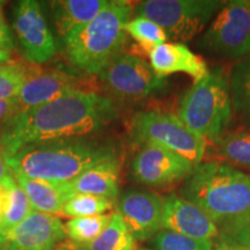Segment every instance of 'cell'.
Instances as JSON below:
<instances>
[{
    "instance_id": "obj_1",
    "label": "cell",
    "mask_w": 250,
    "mask_h": 250,
    "mask_svg": "<svg viewBox=\"0 0 250 250\" xmlns=\"http://www.w3.org/2000/svg\"><path fill=\"white\" fill-rule=\"evenodd\" d=\"M115 117L110 99L76 90L12 117L0 131V151L8 159L33 144L85 138L104 129Z\"/></svg>"
},
{
    "instance_id": "obj_2",
    "label": "cell",
    "mask_w": 250,
    "mask_h": 250,
    "mask_svg": "<svg viewBox=\"0 0 250 250\" xmlns=\"http://www.w3.org/2000/svg\"><path fill=\"white\" fill-rule=\"evenodd\" d=\"M180 196L199 206L223 233L250 217V175L224 162H202L193 168Z\"/></svg>"
},
{
    "instance_id": "obj_3",
    "label": "cell",
    "mask_w": 250,
    "mask_h": 250,
    "mask_svg": "<svg viewBox=\"0 0 250 250\" xmlns=\"http://www.w3.org/2000/svg\"><path fill=\"white\" fill-rule=\"evenodd\" d=\"M117 158L110 144L87 138L54 140L28 145L7 164L13 171L30 179L67 183L93 166Z\"/></svg>"
},
{
    "instance_id": "obj_4",
    "label": "cell",
    "mask_w": 250,
    "mask_h": 250,
    "mask_svg": "<svg viewBox=\"0 0 250 250\" xmlns=\"http://www.w3.org/2000/svg\"><path fill=\"white\" fill-rule=\"evenodd\" d=\"M133 7L125 1H109L95 18L65 40L72 64L87 74H100L121 52L126 40L124 26Z\"/></svg>"
},
{
    "instance_id": "obj_5",
    "label": "cell",
    "mask_w": 250,
    "mask_h": 250,
    "mask_svg": "<svg viewBox=\"0 0 250 250\" xmlns=\"http://www.w3.org/2000/svg\"><path fill=\"white\" fill-rule=\"evenodd\" d=\"M232 107L229 81L217 68L184 94L177 116L206 142L217 144L229 124Z\"/></svg>"
},
{
    "instance_id": "obj_6",
    "label": "cell",
    "mask_w": 250,
    "mask_h": 250,
    "mask_svg": "<svg viewBox=\"0 0 250 250\" xmlns=\"http://www.w3.org/2000/svg\"><path fill=\"white\" fill-rule=\"evenodd\" d=\"M224 5L220 0H146L133 8L136 17L159 24L168 40H192Z\"/></svg>"
},
{
    "instance_id": "obj_7",
    "label": "cell",
    "mask_w": 250,
    "mask_h": 250,
    "mask_svg": "<svg viewBox=\"0 0 250 250\" xmlns=\"http://www.w3.org/2000/svg\"><path fill=\"white\" fill-rule=\"evenodd\" d=\"M131 134L137 143H149L169 149L197 167L205 155L206 140L191 131L177 115L142 111L133 117Z\"/></svg>"
},
{
    "instance_id": "obj_8",
    "label": "cell",
    "mask_w": 250,
    "mask_h": 250,
    "mask_svg": "<svg viewBox=\"0 0 250 250\" xmlns=\"http://www.w3.org/2000/svg\"><path fill=\"white\" fill-rule=\"evenodd\" d=\"M199 46L221 57L250 56V0L224 2L199 40Z\"/></svg>"
},
{
    "instance_id": "obj_9",
    "label": "cell",
    "mask_w": 250,
    "mask_h": 250,
    "mask_svg": "<svg viewBox=\"0 0 250 250\" xmlns=\"http://www.w3.org/2000/svg\"><path fill=\"white\" fill-rule=\"evenodd\" d=\"M100 77L115 95L126 100L147 98L166 87V79L153 71L149 62L123 52L103 68Z\"/></svg>"
},
{
    "instance_id": "obj_10",
    "label": "cell",
    "mask_w": 250,
    "mask_h": 250,
    "mask_svg": "<svg viewBox=\"0 0 250 250\" xmlns=\"http://www.w3.org/2000/svg\"><path fill=\"white\" fill-rule=\"evenodd\" d=\"M13 28L27 62L44 64L55 55L54 35L39 1L21 0L18 2L13 13Z\"/></svg>"
},
{
    "instance_id": "obj_11",
    "label": "cell",
    "mask_w": 250,
    "mask_h": 250,
    "mask_svg": "<svg viewBox=\"0 0 250 250\" xmlns=\"http://www.w3.org/2000/svg\"><path fill=\"white\" fill-rule=\"evenodd\" d=\"M193 166L189 161L155 144H143L131 164V175L146 187H166L186 180Z\"/></svg>"
},
{
    "instance_id": "obj_12",
    "label": "cell",
    "mask_w": 250,
    "mask_h": 250,
    "mask_svg": "<svg viewBox=\"0 0 250 250\" xmlns=\"http://www.w3.org/2000/svg\"><path fill=\"white\" fill-rule=\"evenodd\" d=\"M65 237V225L57 215L33 211L18 226L0 234V246L4 250H54Z\"/></svg>"
},
{
    "instance_id": "obj_13",
    "label": "cell",
    "mask_w": 250,
    "mask_h": 250,
    "mask_svg": "<svg viewBox=\"0 0 250 250\" xmlns=\"http://www.w3.org/2000/svg\"><path fill=\"white\" fill-rule=\"evenodd\" d=\"M164 197L142 189H127L118 202V213L136 241H147L161 230Z\"/></svg>"
},
{
    "instance_id": "obj_14",
    "label": "cell",
    "mask_w": 250,
    "mask_h": 250,
    "mask_svg": "<svg viewBox=\"0 0 250 250\" xmlns=\"http://www.w3.org/2000/svg\"><path fill=\"white\" fill-rule=\"evenodd\" d=\"M161 229L202 241H212L219 235V227L208 213L176 193L164 198Z\"/></svg>"
},
{
    "instance_id": "obj_15",
    "label": "cell",
    "mask_w": 250,
    "mask_h": 250,
    "mask_svg": "<svg viewBox=\"0 0 250 250\" xmlns=\"http://www.w3.org/2000/svg\"><path fill=\"white\" fill-rule=\"evenodd\" d=\"M76 90H80L78 79L66 72L48 71L28 74L22 89L15 99L17 114L55 101Z\"/></svg>"
},
{
    "instance_id": "obj_16",
    "label": "cell",
    "mask_w": 250,
    "mask_h": 250,
    "mask_svg": "<svg viewBox=\"0 0 250 250\" xmlns=\"http://www.w3.org/2000/svg\"><path fill=\"white\" fill-rule=\"evenodd\" d=\"M149 65L159 77L165 78L174 73H184L198 83L210 73L203 58L186 44L180 42H166L148 52Z\"/></svg>"
},
{
    "instance_id": "obj_17",
    "label": "cell",
    "mask_w": 250,
    "mask_h": 250,
    "mask_svg": "<svg viewBox=\"0 0 250 250\" xmlns=\"http://www.w3.org/2000/svg\"><path fill=\"white\" fill-rule=\"evenodd\" d=\"M121 164L118 158L109 159L98 164L89 169L83 171L76 179L67 182L72 193L81 195H93L105 197V198H117L118 192V176H120Z\"/></svg>"
},
{
    "instance_id": "obj_18",
    "label": "cell",
    "mask_w": 250,
    "mask_h": 250,
    "mask_svg": "<svg viewBox=\"0 0 250 250\" xmlns=\"http://www.w3.org/2000/svg\"><path fill=\"white\" fill-rule=\"evenodd\" d=\"M13 174L19 186L29 199L34 211L49 214H61L65 203L74 196L67 183H54L30 179L20 171H13Z\"/></svg>"
},
{
    "instance_id": "obj_19",
    "label": "cell",
    "mask_w": 250,
    "mask_h": 250,
    "mask_svg": "<svg viewBox=\"0 0 250 250\" xmlns=\"http://www.w3.org/2000/svg\"><path fill=\"white\" fill-rule=\"evenodd\" d=\"M108 0H61L52 1L55 24L62 40L85 27L108 4Z\"/></svg>"
},
{
    "instance_id": "obj_20",
    "label": "cell",
    "mask_w": 250,
    "mask_h": 250,
    "mask_svg": "<svg viewBox=\"0 0 250 250\" xmlns=\"http://www.w3.org/2000/svg\"><path fill=\"white\" fill-rule=\"evenodd\" d=\"M65 250H137V241L127 229L118 212H112L108 226L88 243H74L68 240L62 243Z\"/></svg>"
},
{
    "instance_id": "obj_21",
    "label": "cell",
    "mask_w": 250,
    "mask_h": 250,
    "mask_svg": "<svg viewBox=\"0 0 250 250\" xmlns=\"http://www.w3.org/2000/svg\"><path fill=\"white\" fill-rule=\"evenodd\" d=\"M4 182L7 189V203L4 214L0 219V234H4L18 226L33 212L29 199L19 186L14 174L7 177Z\"/></svg>"
},
{
    "instance_id": "obj_22",
    "label": "cell",
    "mask_w": 250,
    "mask_h": 250,
    "mask_svg": "<svg viewBox=\"0 0 250 250\" xmlns=\"http://www.w3.org/2000/svg\"><path fill=\"white\" fill-rule=\"evenodd\" d=\"M230 98L234 110L250 124V56L234 65L229 79Z\"/></svg>"
},
{
    "instance_id": "obj_23",
    "label": "cell",
    "mask_w": 250,
    "mask_h": 250,
    "mask_svg": "<svg viewBox=\"0 0 250 250\" xmlns=\"http://www.w3.org/2000/svg\"><path fill=\"white\" fill-rule=\"evenodd\" d=\"M218 155L230 164L250 168V129L233 131L219 142Z\"/></svg>"
},
{
    "instance_id": "obj_24",
    "label": "cell",
    "mask_w": 250,
    "mask_h": 250,
    "mask_svg": "<svg viewBox=\"0 0 250 250\" xmlns=\"http://www.w3.org/2000/svg\"><path fill=\"white\" fill-rule=\"evenodd\" d=\"M112 213H105L94 217L73 218L65 224V233L74 243H88L96 239L108 226Z\"/></svg>"
},
{
    "instance_id": "obj_25",
    "label": "cell",
    "mask_w": 250,
    "mask_h": 250,
    "mask_svg": "<svg viewBox=\"0 0 250 250\" xmlns=\"http://www.w3.org/2000/svg\"><path fill=\"white\" fill-rule=\"evenodd\" d=\"M114 208V201L105 197L81 195L76 193L65 203L62 208V215L72 218L94 217V215L105 214Z\"/></svg>"
},
{
    "instance_id": "obj_26",
    "label": "cell",
    "mask_w": 250,
    "mask_h": 250,
    "mask_svg": "<svg viewBox=\"0 0 250 250\" xmlns=\"http://www.w3.org/2000/svg\"><path fill=\"white\" fill-rule=\"evenodd\" d=\"M124 30L138 43L140 48L147 51V54L154 46L166 43L168 40L164 29L159 24L142 17H134L132 20L127 21Z\"/></svg>"
},
{
    "instance_id": "obj_27",
    "label": "cell",
    "mask_w": 250,
    "mask_h": 250,
    "mask_svg": "<svg viewBox=\"0 0 250 250\" xmlns=\"http://www.w3.org/2000/svg\"><path fill=\"white\" fill-rule=\"evenodd\" d=\"M152 246L153 250H213L212 241L191 239L165 229L152 237Z\"/></svg>"
},
{
    "instance_id": "obj_28",
    "label": "cell",
    "mask_w": 250,
    "mask_h": 250,
    "mask_svg": "<svg viewBox=\"0 0 250 250\" xmlns=\"http://www.w3.org/2000/svg\"><path fill=\"white\" fill-rule=\"evenodd\" d=\"M28 72L21 65H17L5 76L0 77V100H14L20 94Z\"/></svg>"
},
{
    "instance_id": "obj_29",
    "label": "cell",
    "mask_w": 250,
    "mask_h": 250,
    "mask_svg": "<svg viewBox=\"0 0 250 250\" xmlns=\"http://www.w3.org/2000/svg\"><path fill=\"white\" fill-rule=\"evenodd\" d=\"M223 239L226 247L250 249V217L239 226L223 233Z\"/></svg>"
},
{
    "instance_id": "obj_30",
    "label": "cell",
    "mask_w": 250,
    "mask_h": 250,
    "mask_svg": "<svg viewBox=\"0 0 250 250\" xmlns=\"http://www.w3.org/2000/svg\"><path fill=\"white\" fill-rule=\"evenodd\" d=\"M13 36H12L11 29L6 23L4 11H2V2L0 1V49L11 50L13 48Z\"/></svg>"
},
{
    "instance_id": "obj_31",
    "label": "cell",
    "mask_w": 250,
    "mask_h": 250,
    "mask_svg": "<svg viewBox=\"0 0 250 250\" xmlns=\"http://www.w3.org/2000/svg\"><path fill=\"white\" fill-rule=\"evenodd\" d=\"M18 112L17 102L14 100H0V125L1 127L15 116Z\"/></svg>"
},
{
    "instance_id": "obj_32",
    "label": "cell",
    "mask_w": 250,
    "mask_h": 250,
    "mask_svg": "<svg viewBox=\"0 0 250 250\" xmlns=\"http://www.w3.org/2000/svg\"><path fill=\"white\" fill-rule=\"evenodd\" d=\"M12 174H13V171L9 168V166L7 164V159H6V156L2 154V152L0 151V183H1L2 181H5L7 177L11 176Z\"/></svg>"
},
{
    "instance_id": "obj_33",
    "label": "cell",
    "mask_w": 250,
    "mask_h": 250,
    "mask_svg": "<svg viewBox=\"0 0 250 250\" xmlns=\"http://www.w3.org/2000/svg\"><path fill=\"white\" fill-rule=\"evenodd\" d=\"M6 203H7V189H6L5 182L2 181L0 183V219H1L2 214H4Z\"/></svg>"
},
{
    "instance_id": "obj_34",
    "label": "cell",
    "mask_w": 250,
    "mask_h": 250,
    "mask_svg": "<svg viewBox=\"0 0 250 250\" xmlns=\"http://www.w3.org/2000/svg\"><path fill=\"white\" fill-rule=\"evenodd\" d=\"M11 62V51L5 49H0V65Z\"/></svg>"
},
{
    "instance_id": "obj_35",
    "label": "cell",
    "mask_w": 250,
    "mask_h": 250,
    "mask_svg": "<svg viewBox=\"0 0 250 250\" xmlns=\"http://www.w3.org/2000/svg\"><path fill=\"white\" fill-rule=\"evenodd\" d=\"M18 64H14V62H8V64H4V65H0V77L5 76L7 74L8 72H11L13 68L17 66Z\"/></svg>"
},
{
    "instance_id": "obj_36",
    "label": "cell",
    "mask_w": 250,
    "mask_h": 250,
    "mask_svg": "<svg viewBox=\"0 0 250 250\" xmlns=\"http://www.w3.org/2000/svg\"><path fill=\"white\" fill-rule=\"evenodd\" d=\"M217 250H239V249L230 248V247H226V246H224V247H220V248H218Z\"/></svg>"
},
{
    "instance_id": "obj_37",
    "label": "cell",
    "mask_w": 250,
    "mask_h": 250,
    "mask_svg": "<svg viewBox=\"0 0 250 250\" xmlns=\"http://www.w3.org/2000/svg\"><path fill=\"white\" fill-rule=\"evenodd\" d=\"M54 250H65V248H64V247H62V243H61V245H59V246H57V247H56V248H55Z\"/></svg>"
},
{
    "instance_id": "obj_38",
    "label": "cell",
    "mask_w": 250,
    "mask_h": 250,
    "mask_svg": "<svg viewBox=\"0 0 250 250\" xmlns=\"http://www.w3.org/2000/svg\"><path fill=\"white\" fill-rule=\"evenodd\" d=\"M137 250H153V249H148V248H138Z\"/></svg>"
},
{
    "instance_id": "obj_39",
    "label": "cell",
    "mask_w": 250,
    "mask_h": 250,
    "mask_svg": "<svg viewBox=\"0 0 250 250\" xmlns=\"http://www.w3.org/2000/svg\"><path fill=\"white\" fill-rule=\"evenodd\" d=\"M235 249H239V250H250V249H242V248H235Z\"/></svg>"
},
{
    "instance_id": "obj_40",
    "label": "cell",
    "mask_w": 250,
    "mask_h": 250,
    "mask_svg": "<svg viewBox=\"0 0 250 250\" xmlns=\"http://www.w3.org/2000/svg\"><path fill=\"white\" fill-rule=\"evenodd\" d=\"M0 250H4V249H2V247H1V246H0Z\"/></svg>"
}]
</instances>
